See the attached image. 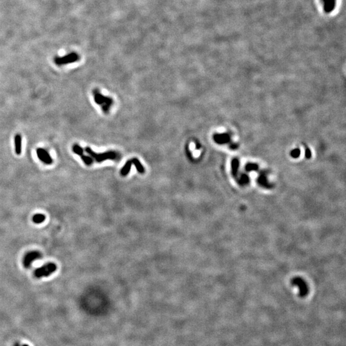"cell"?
Segmentation results:
<instances>
[{"label": "cell", "instance_id": "277c9868", "mask_svg": "<svg viewBox=\"0 0 346 346\" xmlns=\"http://www.w3.org/2000/svg\"><path fill=\"white\" fill-rule=\"evenodd\" d=\"M80 59L79 55L76 53H71L67 54L65 56L62 57H55L54 59V62L55 64L57 66H62V65H66L68 64H71V63H74L78 61Z\"/></svg>", "mask_w": 346, "mask_h": 346}, {"label": "cell", "instance_id": "6da1fadb", "mask_svg": "<svg viewBox=\"0 0 346 346\" xmlns=\"http://www.w3.org/2000/svg\"><path fill=\"white\" fill-rule=\"evenodd\" d=\"M85 151L98 163H101L107 160H118L120 159V154L114 151H108L101 153H96L89 147H86Z\"/></svg>", "mask_w": 346, "mask_h": 346}, {"label": "cell", "instance_id": "9c48e42d", "mask_svg": "<svg viewBox=\"0 0 346 346\" xmlns=\"http://www.w3.org/2000/svg\"><path fill=\"white\" fill-rule=\"evenodd\" d=\"M132 164H132L131 160H129L127 162H126L124 165L122 167V168L121 169V170L120 171L121 175L122 176H127L128 174L129 173V172L130 171Z\"/></svg>", "mask_w": 346, "mask_h": 346}, {"label": "cell", "instance_id": "4fadbf2b", "mask_svg": "<svg viewBox=\"0 0 346 346\" xmlns=\"http://www.w3.org/2000/svg\"><path fill=\"white\" fill-rule=\"evenodd\" d=\"M81 160H83V162L85 163V165H87L88 166L91 165L93 163V159H92L91 156L83 155L81 156Z\"/></svg>", "mask_w": 346, "mask_h": 346}, {"label": "cell", "instance_id": "5b68a950", "mask_svg": "<svg viewBox=\"0 0 346 346\" xmlns=\"http://www.w3.org/2000/svg\"><path fill=\"white\" fill-rule=\"evenodd\" d=\"M42 257L43 255L38 251H30L25 255L23 260V264L25 268L28 269L35 260H39Z\"/></svg>", "mask_w": 346, "mask_h": 346}, {"label": "cell", "instance_id": "7c38bea8", "mask_svg": "<svg viewBox=\"0 0 346 346\" xmlns=\"http://www.w3.org/2000/svg\"><path fill=\"white\" fill-rule=\"evenodd\" d=\"M72 151L79 156H81L83 155L84 150L80 145L75 144L72 145Z\"/></svg>", "mask_w": 346, "mask_h": 346}, {"label": "cell", "instance_id": "8992f818", "mask_svg": "<svg viewBox=\"0 0 346 346\" xmlns=\"http://www.w3.org/2000/svg\"><path fill=\"white\" fill-rule=\"evenodd\" d=\"M37 155L39 159L43 163L47 165H51L53 163V159H51V156L46 150L43 148H37Z\"/></svg>", "mask_w": 346, "mask_h": 346}, {"label": "cell", "instance_id": "8fae6325", "mask_svg": "<svg viewBox=\"0 0 346 346\" xmlns=\"http://www.w3.org/2000/svg\"><path fill=\"white\" fill-rule=\"evenodd\" d=\"M46 216L43 214H36L32 217V221L35 224H41L44 222Z\"/></svg>", "mask_w": 346, "mask_h": 346}, {"label": "cell", "instance_id": "52a82bcc", "mask_svg": "<svg viewBox=\"0 0 346 346\" xmlns=\"http://www.w3.org/2000/svg\"><path fill=\"white\" fill-rule=\"evenodd\" d=\"M292 284L294 285H296L299 287L298 288L299 289L300 296L301 297L305 296L307 294V293H308L307 286L305 283V281H304L302 279L299 278H294L292 281Z\"/></svg>", "mask_w": 346, "mask_h": 346}, {"label": "cell", "instance_id": "ba28073f", "mask_svg": "<svg viewBox=\"0 0 346 346\" xmlns=\"http://www.w3.org/2000/svg\"><path fill=\"white\" fill-rule=\"evenodd\" d=\"M21 136L17 134L15 137V151L17 155L21 153Z\"/></svg>", "mask_w": 346, "mask_h": 346}, {"label": "cell", "instance_id": "7a4b0ae2", "mask_svg": "<svg viewBox=\"0 0 346 346\" xmlns=\"http://www.w3.org/2000/svg\"><path fill=\"white\" fill-rule=\"evenodd\" d=\"M93 96L94 101L96 104L101 106V108L104 113H108L113 104V99L110 97L103 96L98 89H94L93 90Z\"/></svg>", "mask_w": 346, "mask_h": 346}, {"label": "cell", "instance_id": "30bf717a", "mask_svg": "<svg viewBox=\"0 0 346 346\" xmlns=\"http://www.w3.org/2000/svg\"><path fill=\"white\" fill-rule=\"evenodd\" d=\"M131 160V162L133 164H134V165L135 166L136 169H137V171L141 173V174H143L145 172V169H144V166L142 165V164L141 163V162L138 160V159L137 158H133Z\"/></svg>", "mask_w": 346, "mask_h": 346}, {"label": "cell", "instance_id": "3957f363", "mask_svg": "<svg viewBox=\"0 0 346 346\" xmlns=\"http://www.w3.org/2000/svg\"><path fill=\"white\" fill-rule=\"evenodd\" d=\"M57 267L53 263H48L39 268H37L34 271V276L37 278H42L48 277L56 271Z\"/></svg>", "mask_w": 346, "mask_h": 346}]
</instances>
